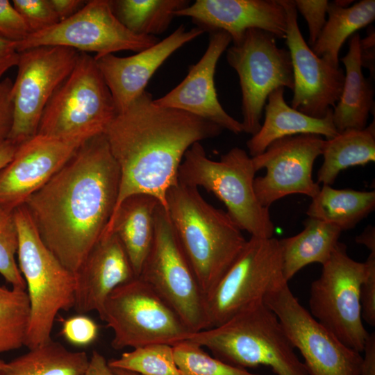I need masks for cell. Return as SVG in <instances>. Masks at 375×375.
Instances as JSON below:
<instances>
[{"instance_id":"cell-1","label":"cell","mask_w":375,"mask_h":375,"mask_svg":"<svg viewBox=\"0 0 375 375\" xmlns=\"http://www.w3.org/2000/svg\"><path fill=\"white\" fill-rule=\"evenodd\" d=\"M120 174L103 133L86 140L24 206L49 251L76 273L113 214Z\"/></svg>"},{"instance_id":"cell-2","label":"cell","mask_w":375,"mask_h":375,"mask_svg":"<svg viewBox=\"0 0 375 375\" xmlns=\"http://www.w3.org/2000/svg\"><path fill=\"white\" fill-rule=\"evenodd\" d=\"M223 130L194 115L156 104L145 90L116 115L103 133L120 174L114 211L135 194L153 196L166 209L167 192L178 183L185 152Z\"/></svg>"},{"instance_id":"cell-3","label":"cell","mask_w":375,"mask_h":375,"mask_svg":"<svg viewBox=\"0 0 375 375\" xmlns=\"http://www.w3.org/2000/svg\"><path fill=\"white\" fill-rule=\"evenodd\" d=\"M166 203L175 234L206 298L247 240L227 212L208 203L198 188L178 182L167 191Z\"/></svg>"},{"instance_id":"cell-4","label":"cell","mask_w":375,"mask_h":375,"mask_svg":"<svg viewBox=\"0 0 375 375\" xmlns=\"http://www.w3.org/2000/svg\"><path fill=\"white\" fill-rule=\"evenodd\" d=\"M188 340L237 367L265 366L276 375H308L281 322L264 302L221 325L192 333Z\"/></svg>"},{"instance_id":"cell-5","label":"cell","mask_w":375,"mask_h":375,"mask_svg":"<svg viewBox=\"0 0 375 375\" xmlns=\"http://www.w3.org/2000/svg\"><path fill=\"white\" fill-rule=\"evenodd\" d=\"M256 169L251 157L233 147L219 160L208 158L200 142L185 152L178 169V182L215 194L225 205L227 214L242 231L251 236L273 237L274 226L269 208L259 202L255 190Z\"/></svg>"},{"instance_id":"cell-6","label":"cell","mask_w":375,"mask_h":375,"mask_svg":"<svg viewBox=\"0 0 375 375\" xmlns=\"http://www.w3.org/2000/svg\"><path fill=\"white\" fill-rule=\"evenodd\" d=\"M14 214L18 231V267L30 302L24 344L29 349L51 340L58 312L73 308L76 276L44 245L25 206L16 208Z\"/></svg>"},{"instance_id":"cell-7","label":"cell","mask_w":375,"mask_h":375,"mask_svg":"<svg viewBox=\"0 0 375 375\" xmlns=\"http://www.w3.org/2000/svg\"><path fill=\"white\" fill-rule=\"evenodd\" d=\"M117 114L94 56L79 52L74 69L48 102L38 134L85 142L103 133Z\"/></svg>"},{"instance_id":"cell-8","label":"cell","mask_w":375,"mask_h":375,"mask_svg":"<svg viewBox=\"0 0 375 375\" xmlns=\"http://www.w3.org/2000/svg\"><path fill=\"white\" fill-rule=\"evenodd\" d=\"M112 331L115 350L152 344L171 346L192 332L173 308L139 276L118 286L99 315Z\"/></svg>"},{"instance_id":"cell-9","label":"cell","mask_w":375,"mask_h":375,"mask_svg":"<svg viewBox=\"0 0 375 375\" xmlns=\"http://www.w3.org/2000/svg\"><path fill=\"white\" fill-rule=\"evenodd\" d=\"M138 276L173 308L192 333L210 328L206 295L161 204L156 210L153 242Z\"/></svg>"},{"instance_id":"cell-10","label":"cell","mask_w":375,"mask_h":375,"mask_svg":"<svg viewBox=\"0 0 375 375\" xmlns=\"http://www.w3.org/2000/svg\"><path fill=\"white\" fill-rule=\"evenodd\" d=\"M286 282L278 240L251 236L235 260L206 296L210 328L221 325L264 302L269 292Z\"/></svg>"},{"instance_id":"cell-11","label":"cell","mask_w":375,"mask_h":375,"mask_svg":"<svg viewBox=\"0 0 375 375\" xmlns=\"http://www.w3.org/2000/svg\"><path fill=\"white\" fill-rule=\"evenodd\" d=\"M365 275L364 262L347 253L338 242L322 265L319 278L311 283L310 314L349 347L362 352L369 335L362 322L360 287Z\"/></svg>"},{"instance_id":"cell-12","label":"cell","mask_w":375,"mask_h":375,"mask_svg":"<svg viewBox=\"0 0 375 375\" xmlns=\"http://www.w3.org/2000/svg\"><path fill=\"white\" fill-rule=\"evenodd\" d=\"M226 60L239 77L242 132L253 135L261 126L264 107L270 93L278 88L293 90L290 52L279 47L271 33L250 28L240 41L227 48Z\"/></svg>"},{"instance_id":"cell-13","label":"cell","mask_w":375,"mask_h":375,"mask_svg":"<svg viewBox=\"0 0 375 375\" xmlns=\"http://www.w3.org/2000/svg\"><path fill=\"white\" fill-rule=\"evenodd\" d=\"M79 51L61 46H40L19 52L12 83V126L8 140L19 145L38 134L42 113L74 69Z\"/></svg>"},{"instance_id":"cell-14","label":"cell","mask_w":375,"mask_h":375,"mask_svg":"<svg viewBox=\"0 0 375 375\" xmlns=\"http://www.w3.org/2000/svg\"><path fill=\"white\" fill-rule=\"evenodd\" d=\"M158 41L156 36L128 30L115 15L110 1L90 0L70 17L29 34L16 44L19 52L40 46H61L101 56L125 50L138 53Z\"/></svg>"},{"instance_id":"cell-15","label":"cell","mask_w":375,"mask_h":375,"mask_svg":"<svg viewBox=\"0 0 375 375\" xmlns=\"http://www.w3.org/2000/svg\"><path fill=\"white\" fill-rule=\"evenodd\" d=\"M265 304L278 318L308 375H359L362 356L322 326L284 283L269 292Z\"/></svg>"},{"instance_id":"cell-16","label":"cell","mask_w":375,"mask_h":375,"mask_svg":"<svg viewBox=\"0 0 375 375\" xmlns=\"http://www.w3.org/2000/svg\"><path fill=\"white\" fill-rule=\"evenodd\" d=\"M322 136L299 134L278 139L260 154L251 157L256 172L265 169L262 176L254 179L256 197L269 208L288 195L300 194L314 198L320 185L312 178L315 160L322 155Z\"/></svg>"},{"instance_id":"cell-17","label":"cell","mask_w":375,"mask_h":375,"mask_svg":"<svg viewBox=\"0 0 375 375\" xmlns=\"http://www.w3.org/2000/svg\"><path fill=\"white\" fill-rule=\"evenodd\" d=\"M287 20L285 43L290 52L294 79L291 107L315 118L324 117L341 95L344 72L316 56L299 29L293 0H279Z\"/></svg>"},{"instance_id":"cell-18","label":"cell","mask_w":375,"mask_h":375,"mask_svg":"<svg viewBox=\"0 0 375 375\" xmlns=\"http://www.w3.org/2000/svg\"><path fill=\"white\" fill-rule=\"evenodd\" d=\"M85 142L37 134L0 169V207L15 211L44 186Z\"/></svg>"},{"instance_id":"cell-19","label":"cell","mask_w":375,"mask_h":375,"mask_svg":"<svg viewBox=\"0 0 375 375\" xmlns=\"http://www.w3.org/2000/svg\"><path fill=\"white\" fill-rule=\"evenodd\" d=\"M209 33L208 44L201 59L189 67L187 76L178 85L153 101L160 106L188 112L240 134L242 132L241 123L221 105L214 79L217 62L231 42V38L222 31Z\"/></svg>"},{"instance_id":"cell-20","label":"cell","mask_w":375,"mask_h":375,"mask_svg":"<svg viewBox=\"0 0 375 375\" xmlns=\"http://www.w3.org/2000/svg\"><path fill=\"white\" fill-rule=\"evenodd\" d=\"M204 32L197 26L186 30L181 24L162 40L132 56H94L117 113L126 110L145 91L151 76L172 54Z\"/></svg>"},{"instance_id":"cell-21","label":"cell","mask_w":375,"mask_h":375,"mask_svg":"<svg viewBox=\"0 0 375 375\" xmlns=\"http://www.w3.org/2000/svg\"><path fill=\"white\" fill-rule=\"evenodd\" d=\"M175 15L190 17L204 31L227 33L233 44L250 28L263 30L276 39L286 35V14L279 0H197Z\"/></svg>"},{"instance_id":"cell-22","label":"cell","mask_w":375,"mask_h":375,"mask_svg":"<svg viewBox=\"0 0 375 375\" xmlns=\"http://www.w3.org/2000/svg\"><path fill=\"white\" fill-rule=\"evenodd\" d=\"M73 308L80 314L99 315L110 294L136 277L120 240L114 233L103 235L75 273Z\"/></svg>"},{"instance_id":"cell-23","label":"cell","mask_w":375,"mask_h":375,"mask_svg":"<svg viewBox=\"0 0 375 375\" xmlns=\"http://www.w3.org/2000/svg\"><path fill=\"white\" fill-rule=\"evenodd\" d=\"M284 89L274 90L267 98L263 123L247 142L251 157L262 153L273 142L285 137L315 134L331 139L338 133L333 122L332 109L323 118L308 116L287 103Z\"/></svg>"},{"instance_id":"cell-24","label":"cell","mask_w":375,"mask_h":375,"mask_svg":"<svg viewBox=\"0 0 375 375\" xmlns=\"http://www.w3.org/2000/svg\"><path fill=\"white\" fill-rule=\"evenodd\" d=\"M159 201L146 194L126 198L114 211L103 235L114 233L120 240L136 276L151 249Z\"/></svg>"},{"instance_id":"cell-25","label":"cell","mask_w":375,"mask_h":375,"mask_svg":"<svg viewBox=\"0 0 375 375\" xmlns=\"http://www.w3.org/2000/svg\"><path fill=\"white\" fill-rule=\"evenodd\" d=\"M360 40L358 33L352 35L348 52L340 59L345 67L344 82L340 99L332 109L333 122L338 133L365 128L374 106L372 80L362 72Z\"/></svg>"},{"instance_id":"cell-26","label":"cell","mask_w":375,"mask_h":375,"mask_svg":"<svg viewBox=\"0 0 375 375\" xmlns=\"http://www.w3.org/2000/svg\"><path fill=\"white\" fill-rule=\"evenodd\" d=\"M341 233L339 228L331 224L308 217L300 233L278 240L285 280L289 282L310 264L324 265L339 242Z\"/></svg>"},{"instance_id":"cell-27","label":"cell","mask_w":375,"mask_h":375,"mask_svg":"<svg viewBox=\"0 0 375 375\" xmlns=\"http://www.w3.org/2000/svg\"><path fill=\"white\" fill-rule=\"evenodd\" d=\"M324 161L317 173L319 184H333L339 173L350 167L375 160L374 120L363 129H350L324 140Z\"/></svg>"},{"instance_id":"cell-28","label":"cell","mask_w":375,"mask_h":375,"mask_svg":"<svg viewBox=\"0 0 375 375\" xmlns=\"http://www.w3.org/2000/svg\"><path fill=\"white\" fill-rule=\"evenodd\" d=\"M374 208V191L335 189L322 185L318 194L312 199L306 214L343 231L354 228Z\"/></svg>"},{"instance_id":"cell-29","label":"cell","mask_w":375,"mask_h":375,"mask_svg":"<svg viewBox=\"0 0 375 375\" xmlns=\"http://www.w3.org/2000/svg\"><path fill=\"white\" fill-rule=\"evenodd\" d=\"M328 19L315 44L314 53L335 67H339V54L347 39L370 24L375 19V1L362 0L348 8L328 2Z\"/></svg>"},{"instance_id":"cell-30","label":"cell","mask_w":375,"mask_h":375,"mask_svg":"<svg viewBox=\"0 0 375 375\" xmlns=\"http://www.w3.org/2000/svg\"><path fill=\"white\" fill-rule=\"evenodd\" d=\"M89 362L84 351H71L52 339L5 362L0 375H83Z\"/></svg>"},{"instance_id":"cell-31","label":"cell","mask_w":375,"mask_h":375,"mask_svg":"<svg viewBox=\"0 0 375 375\" xmlns=\"http://www.w3.org/2000/svg\"><path fill=\"white\" fill-rule=\"evenodd\" d=\"M117 19L131 32L153 35L165 32L176 12L190 4L187 0L110 1Z\"/></svg>"},{"instance_id":"cell-32","label":"cell","mask_w":375,"mask_h":375,"mask_svg":"<svg viewBox=\"0 0 375 375\" xmlns=\"http://www.w3.org/2000/svg\"><path fill=\"white\" fill-rule=\"evenodd\" d=\"M29 320L26 290L0 286V353L24 346Z\"/></svg>"},{"instance_id":"cell-33","label":"cell","mask_w":375,"mask_h":375,"mask_svg":"<svg viewBox=\"0 0 375 375\" xmlns=\"http://www.w3.org/2000/svg\"><path fill=\"white\" fill-rule=\"evenodd\" d=\"M108 362L112 369L138 375H181L173 346L166 344H152L132 349Z\"/></svg>"},{"instance_id":"cell-34","label":"cell","mask_w":375,"mask_h":375,"mask_svg":"<svg viewBox=\"0 0 375 375\" xmlns=\"http://www.w3.org/2000/svg\"><path fill=\"white\" fill-rule=\"evenodd\" d=\"M173 349L181 375H261L212 356L188 340L175 344Z\"/></svg>"},{"instance_id":"cell-35","label":"cell","mask_w":375,"mask_h":375,"mask_svg":"<svg viewBox=\"0 0 375 375\" xmlns=\"http://www.w3.org/2000/svg\"><path fill=\"white\" fill-rule=\"evenodd\" d=\"M17 249L18 231L14 211L0 207V274L12 287L26 290L15 260Z\"/></svg>"},{"instance_id":"cell-36","label":"cell","mask_w":375,"mask_h":375,"mask_svg":"<svg viewBox=\"0 0 375 375\" xmlns=\"http://www.w3.org/2000/svg\"><path fill=\"white\" fill-rule=\"evenodd\" d=\"M12 3L29 34L47 29L60 22L49 0H13Z\"/></svg>"},{"instance_id":"cell-37","label":"cell","mask_w":375,"mask_h":375,"mask_svg":"<svg viewBox=\"0 0 375 375\" xmlns=\"http://www.w3.org/2000/svg\"><path fill=\"white\" fill-rule=\"evenodd\" d=\"M61 334L70 344L85 347L97 338L99 326L93 319L80 314L62 320Z\"/></svg>"},{"instance_id":"cell-38","label":"cell","mask_w":375,"mask_h":375,"mask_svg":"<svg viewBox=\"0 0 375 375\" xmlns=\"http://www.w3.org/2000/svg\"><path fill=\"white\" fill-rule=\"evenodd\" d=\"M327 0H294L297 9L304 17L308 28V45L311 48L318 39L326 22Z\"/></svg>"},{"instance_id":"cell-39","label":"cell","mask_w":375,"mask_h":375,"mask_svg":"<svg viewBox=\"0 0 375 375\" xmlns=\"http://www.w3.org/2000/svg\"><path fill=\"white\" fill-rule=\"evenodd\" d=\"M365 275L360 287L362 317L369 325H375V250L365 262Z\"/></svg>"},{"instance_id":"cell-40","label":"cell","mask_w":375,"mask_h":375,"mask_svg":"<svg viewBox=\"0 0 375 375\" xmlns=\"http://www.w3.org/2000/svg\"><path fill=\"white\" fill-rule=\"evenodd\" d=\"M29 31L12 2L0 0V35L18 42L24 40Z\"/></svg>"},{"instance_id":"cell-41","label":"cell","mask_w":375,"mask_h":375,"mask_svg":"<svg viewBox=\"0 0 375 375\" xmlns=\"http://www.w3.org/2000/svg\"><path fill=\"white\" fill-rule=\"evenodd\" d=\"M12 83L8 77L0 82V144L8 140L12 126Z\"/></svg>"},{"instance_id":"cell-42","label":"cell","mask_w":375,"mask_h":375,"mask_svg":"<svg viewBox=\"0 0 375 375\" xmlns=\"http://www.w3.org/2000/svg\"><path fill=\"white\" fill-rule=\"evenodd\" d=\"M360 57L362 67L368 69L371 76L375 73V31L373 26L368 29L367 35L359 42Z\"/></svg>"},{"instance_id":"cell-43","label":"cell","mask_w":375,"mask_h":375,"mask_svg":"<svg viewBox=\"0 0 375 375\" xmlns=\"http://www.w3.org/2000/svg\"><path fill=\"white\" fill-rule=\"evenodd\" d=\"M19 52L16 42L10 40L0 35V82L3 76L12 67H16Z\"/></svg>"},{"instance_id":"cell-44","label":"cell","mask_w":375,"mask_h":375,"mask_svg":"<svg viewBox=\"0 0 375 375\" xmlns=\"http://www.w3.org/2000/svg\"><path fill=\"white\" fill-rule=\"evenodd\" d=\"M364 356L360 368L359 375H375V333H369L365 343Z\"/></svg>"},{"instance_id":"cell-45","label":"cell","mask_w":375,"mask_h":375,"mask_svg":"<svg viewBox=\"0 0 375 375\" xmlns=\"http://www.w3.org/2000/svg\"><path fill=\"white\" fill-rule=\"evenodd\" d=\"M83 375H119L112 369L106 358L94 351L89 358L88 367Z\"/></svg>"},{"instance_id":"cell-46","label":"cell","mask_w":375,"mask_h":375,"mask_svg":"<svg viewBox=\"0 0 375 375\" xmlns=\"http://www.w3.org/2000/svg\"><path fill=\"white\" fill-rule=\"evenodd\" d=\"M60 22L65 20L78 11L85 3L82 0H49Z\"/></svg>"},{"instance_id":"cell-47","label":"cell","mask_w":375,"mask_h":375,"mask_svg":"<svg viewBox=\"0 0 375 375\" xmlns=\"http://www.w3.org/2000/svg\"><path fill=\"white\" fill-rule=\"evenodd\" d=\"M18 145L7 140L0 144V169L13 158Z\"/></svg>"},{"instance_id":"cell-48","label":"cell","mask_w":375,"mask_h":375,"mask_svg":"<svg viewBox=\"0 0 375 375\" xmlns=\"http://www.w3.org/2000/svg\"><path fill=\"white\" fill-rule=\"evenodd\" d=\"M357 243L365 245L370 251L375 250L374 227H367L360 235L356 238Z\"/></svg>"},{"instance_id":"cell-49","label":"cell","mask_w":375,"mask_h":375,"mask_svg":"<svg viewBox=\"0 0 375 375\" xmlns=\"http://www.w3.org/2000/svg\"><path fill=\"white\" fill-rule=\"evenodd\" d=\"M333 2L338 6L342 8H348L350 6V5L354 2V1L351 0H335L333 1Z\"/></svg>"},{"instance_id":"cell-50","label":"cell","mask_w":375,"mask_h":375,"mask_svg":"<svg viewBox=\"0 0 375 375\" xmlns=\"http://www.w3.org/2000/svg\"><path fill=\"white\" fill-rule=\"evenodd\" d=\"M114 371L117 373L119 375H138L135 373H133V372H128V371H125V370H121V369H113Z\"/></svg>"},{"instance_id":"cell-51","label":"cell","mask_w":375,"mask_h":375,"mask_svg":"<svg viewBox=\"0 0 375 375\" xmlns=\"http://www.w3.org/2000/svg\"><path fill=\"white\" fill-rule=\"evenodd\" d=\"M3 363H4V361L2 360L0 358V368H1V367L3 365Z\"/></svg>"}]
</instances>
